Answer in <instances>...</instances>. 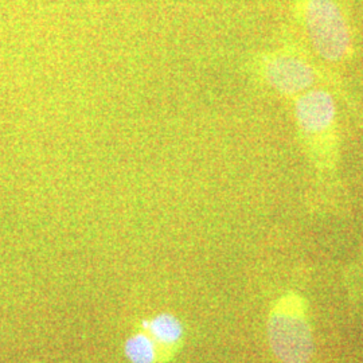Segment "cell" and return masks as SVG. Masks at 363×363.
<instances>
[{"instance_id": "cell-1", "label": "cell", "mask_w": 363, "mask_h": 363, "mask_svg": "<svg viewBox=\"0 0 363 363\" xmlns=\"http://www.w3.org/2000/svg\"><path fill=\"white\" fill-rule=\"evenodd\" d=\"M268 339L276 357L284 363H307L312 357L311 327L303 298L289 294L269 315Z\"/></svg>"}, {"instance_id": "cell-6", "label": "cell", "mask_w": 363, "mask_h": 363, "mask_svg": "<svg viewBox=\"0 0 363 363\" xmlns=\"http://www.w3.org/2000/svg\"><path fill=\"white\" fill-rule=\"evenodd\" d=\"M124 354L130 363L163 362L159 346L145 331L136 333L127 339Z\"/></svg>"}, {"instance_id": "cell-3", "label": "cell", "mask_w": 363, "mask_h": 363, "mask_svg": "<svg viewBox=\"0 0 363 363\" xmlns=\"http://www.w3.org/2000/svg\"><path fill=\"white\" fill-rule=\"evenodd\" d=\"M306 23L312 45L327 61H340L350 48L346 21L334 0H307Z\"/></svg>"}, {"instance_id": "cell-5", "label": "cell", "mask_w": 363, "mask_h": 363, "mask_svg": "<svg viewBox=\"0 0 363 363\" xmlns=\"http://www.w3.org/2000/svg\"><path fill=\"white\" fill-rule=\"evenodd\" d=\"M143 331L152 337L159 346L163 362L178 351L184 337V328L181 320L167 312L157 313L152 319L144 320Z\"/></svg>"}, {"instance_id": "cell-2", "label": "cell", "mask_w": 363, "mask_h": 363, "mask_svg": "<svg viewBox=\"0 0 363 363\" xmlns=\"http://www.w3.org/2000/svg\"><path fill=\"white\" fill-rule=\"evenodd\" d=\"M296 118L312 156L328 163L334 156L337 124V108L331 94L325 91L304 93L296 104Z\"/></svg>"}, {"instance_id": "cell-4", "label": "cell", "mask_w": 363, "mask_h": 363, "mask_svg": "<svg viewBox=\"0 0 363 363\" xmlns=\"http://www.w3.org/2000/svg\"><path fill=\"white\" fill-rule=\"evenodd\" d=\"M262 70L264 77L273 89L286 94L307 91L315 79L310 64L286 54H276L267 58Z\"/></svg>"}]
</instances>
